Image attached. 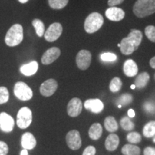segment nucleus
Masks as SVG:
<instances>
[{
  "label": "nucleus",
  "mask_w": 155,
  "mask_h": 155,
  "mask_svg": "<svg viewBox=\"0 0 155 155\" xmlns=\"http://www.w3.org/2000/svg\"><path fill=\"white\" fill-rule=\"evenodd\" d=\"M143 38L142 32L140 30L132 29L127 38H123L120 43V50L122 54L129 55L138 49Z\"/></svg>",
  "instance_id": "f257e3e1"
},
{
  "label": "nucleus",
  "mask_w": 155,
  "mask_h": 155,
  "mask_svg": "<svg viewBox=\"0 0 155 155\" xmlns=\"http://www.w3.org/2000/svg\"><path fill=\"white\" fill-rule=\"evenodd\" d=\"M133 12L139 18L155 13V0H137L133 6Z\"/></svg>",
  "instance_id": "f03ea898"
},
{
  "label": "nucleus",
  "mask_w": 155,
  "mask_h": 155,
  "mask_svg": "<svg viewBox=\"0 0 155 155\" xmlns=\"http://www.w3.org/2000/svg\"><path fill=\"white\" fill-rule=\"evenodd\" d=\"M24 38L23 28L20 24H15L9 29L5 38L6 45L9 47H15L22 42Z\"/></svg>",
  "instance_id": "7ed1b4c3"
},
{
  "label": "nucleus",
  "mask_w": 155,
  "mask_h": 155,
  "mask_svg": "<svg viewBox=\"0 0 155 155\" xmlns=\"http://www.w3.org/2000/svg\"><path fill=\"white\" fill-rule=\"evenodd\" d=\"M104 17L98 12H92L86 17L84 22L85 31L88 34H93L99 30L104 25Z\"/></svg>",
  "instance_id": "20e7f679"
},
{
  "label": "nucleus",
  "mask_w": 155,
  "mask_h": 155,
  "mask_svg": "<svg viewBox=\"0 0 155 155\" xmlns=\"http://www.w3.org/2000/svg\"><path fill=\"white\" fill-rule=\"evenodd\" d=\"M14 94L18 99L24 101L30 100L33 96L32 89L22 81H19V82L15 83L14 87Z\"/></svg>",
  "instance_id": "39448f33"
},
{
  "label": "nucleus",
  "mask_w": 155,
  "mask_h": 155,
  "mask_svg": "<svg viewBox=\"0 0 155 155\" xmlns=\"http://www.w3.org/2000/svg\"><path fill=\"white\" fill-rule=\"evenodd\" d=\"M32 121V111L28 107H22L19 110L17 116V127L22 129H27Z\"/></svg>",
  "instance_id": "423d86ee"
},
{
  "label": "nucleus",
  "mask_w": 155,
  "mask_h": 155,
  "mask_svg": "<svg viewBox=\"0 0 155 155\" xmlns=\"http://www.w3.org/2000/svg\"><path fill=\"white\" fill-rule=\"evenodd\" d=\"M63 26L61 23L54 22L51 24L45 32L44 38L46 41L49 42H55L58 40L63 33Z\"/></svg>",
  "instance_id": "0eeeda50"
},
{
  "label": "nucleus",
  "mask_w": 155,
  "mask_h": 155,
  "mask_svg": "<svg viewBox=\"0 0 155 155\" xmlns=\"http://www.w3.org/2000/svg\"><path fill=\"white\" fill-rule=\"evenodd\" d=\"M92 55L90 51L87 50H81L78 52L75 58L77 66L82 71L87 70L91 63Z\"/></svg>",
  "instance_id": "6e6552de"
},
{
  "label": "nucleus",
  "mask_w": 155,
  "mask_h": 155,
  "mask_svg": "<svg viewBox=\"0 0 155 155\" xmlns=\"http://www.w3.org/2000/svg\"><path fill=\"white\" fill-rule=\"evenodd\" d=\"M66 142L71 150H79L82 144L80 132L77 130L70 131L66 135Z\"/></svg>",
  "instance_id": "1a4fd4ad"
},
{
  "label": "nucleus",
  "mask_w": 155,
  "mask_h": 155,
  "mask_svg": "<svg viewBox=\"0 0 155 155\" xmlns=\"http://www.w3.org/2000/svg\"><path fill=\"white\" fill-rule=\"evenodd\" d=\"M58 82L55 79L50 78L42 83L40 87V91L43 96L49 97L53 96L58 89Z\"/></svg>",
  "instance_id": "9d476101"
},
{
  "label": "nucleus",
  "mask_w": 155,
  "mask_h": 155,
  "mask_svg": "<svg viewBox=\"0 0 155 155\" xmlns=\"http://www.w3.org/2000/svg\"><path fill=\"white\" fill-rule=\"evenodd\" d=\"M61 54V51L57 47L50 48L45 52L42 56L41 62L43 65H50L55 61Z\"/></svg>",
  "instance_id": "9b49d317"
},
{
  "label": "nucleus",
  "mask_w": 155,
  "mask_h": 155,
  "mask_svg": "<svg viewBox=\"0 0 155 155\" xmlns=\"http://www.w3.org/2000/svg\"><path fill=\"white\" fill-rule=\"evenodd\" d=\"M83 104L80 98H73L68 104V114L71 117H76L80 115L82 111Z\"/></svg>",
  "instance_id": "f8f14e48"
},
{
  "label": "nucleus",
  "mask_w": 155,
  "mask_h": 155,
  "mask_svg": "<svg viewBox=\"0 0 155 155\" xmlns=\"http://www.w3.org/2000/svg\"><path fill=\"white\" fill-rule=\"evenodd\" d=\"M14 119L8 114L2 112L0 114V129L3 132H11L14 129Z\"/></svg>",
  "instance_id": "ddd939ff"
},
{
  "label": "nucleus",
  "mask_w": 155,
  "mask_h": 155,
  "mask_svg": "<svg viewBox=\"0 0 155 155\" xmlns=\"http://www.w3.org/2000/svg\"><path fill=\"white\" fill-rule=\"evenodd\" d=\"M105 15L109 20L119 22L124 18L125 12L123 9L116 7H110L105 12Z\"/></svg>",
  "instance_id": "4468645a"
},
{
  "label": "nucleus",
  "mask_w": 155,
  "mask_h": 155,
  "mask_svg": "<svg viewBox=\"0 0 155 155\" xmlns=\"http://www.w3.org/2000/svg\"><path fill=\"white\" fill-rule=\"evenodd\" d=\"M84 107L94 114H99L104 108L103 102L98 98L88 99L84 103Z\"/></svg>",
  "instance_id": "2eb2a0df"
},
{
  "label": "nucleus",
  "mask_w": 155,
  "mask_h": 155,
  "mask_svg": "<svg viewBox=\"0 0 155 155\" xmlns=\"http://www.w3.org/2000/svg\"><path fill=\"white\" fill-rule=\"evenodd\" d=\"M21 144H22L23 148L25 150H31L36 147L37 141L32 134L26 132L22 135Z\"/></svg>",
  "instance_id": "dca6fc26"
},
{
  "label": "nucleus",
  "mask_w": 155,
  "mask_h": 155,
  "mask_svg": "<svg viewBox=\"0 0 155 155\" xmlns=\"http://www.w3.org/2000/svg\"><path fill=\"white\" fill-rule=\"evenodd\" d=\"M124 74L128 77H134L138 73V66L133 60L129 59L124 62L123 66Z\"/></svg>",
  "instance_id": "f3484780"
},
{
  "label": "nucleus",
  "mask_w": 155,
  "mask_h": 155,
  "mask_svg": "<svg viewBox=\"0 0 155 155\" xmlns=\"http://www.w3.org/2000/svg\"><path fill=\"white\" fill-rule=\"evenodd\" d=\"M38 70V63L37 61H32L30 63L24 64L19 68L22 74L25 76H31L35 74Z\"/></svg>",
  "instance_id": "a211bd4d"
},
{
  "label": "nucleus",
  "mask_w": 155,
  "mask_h": 155,
  "mask_svg": "<svg viewBox=\"0 0 155 155\" xmlns=\"http://www.w3.org/2000/svg\"><path fill=\"white\" fill-rule=\"evenodd\" d=\"M119 144V137L116 134L111 133L108 136L105 141V147L108 151L113 152L118 148Z\"/></svg>",
  "instance_id": "6ab92c4d"
},
{
  "label": "nucleus",
  "mask_w": 155,
  "mask_h": 155,
  "mask_svg": "<svg viewBox=\"0 0 155 155\" xmlns=\"http://www.w3.org/2000/svg\"><path fill=\"white\" fill-rule=\"evenodd\" d=\"M150 77L148 73H141L140 74L137 75V77L135 79L134 85L136 88H137L138 89H142L145 88L147 86L149 81H150Z\"/></svg>",
  "instance_id": "aec40b11"
},
{
  "label": "nucleus",
  "mask_w": 155,
  "mask_h": 155,
  "mask_svg": "<svg viewBox=\"0 0 155 155\" xmlns=\"http://www.w3.org/2000/svg\"><path fill=\"white\" fill-rule=\"evenodd\" d=\"M103 128L99 123H95L91 125L88 131V135L93 140H98L101 137Z\"/></svg>",
  "instance_id": "412c9836"
},
{
  "label": "nucleus",
  "mask_w": 155,
  "mask_h": 155,
  "mask_svg": "<svg viewBox=\"0 0 155 155\" xmlns=\"http://www.w3.org/2000/svg\"><path fill=\"white\" fill-rule=\"evenodd\" d=\"M104 127L109 132H115L119 129L117 121L113 116H107L104 120Z\"/></svg>",
  "instance_id": "4be33fe9"
},
{
  "label": "nucleus",
  "mask_w": 155,
  "mask_h": 155,
  "mask_svg": "<svg viewBox=\"0 0 155 155\" xmlns=\"http://www.w3.org/2000/svg\"><path fill=\"white\" fill-rule=\"evenodd\" d=\"M121 152L124 155H140L141 150L136 145L128 144L122 147Z\"/></svg>",
  "instance_id": "5701e85b"
},
{
  "label": "nucleus",
  "mask_w": 155,
  "mask_h": 155,
  "mask_svg": "<svg viewBox=\"0 0 155 155\" xmlns=\"http://www.w3.org/2000/svg\"><path fill=\"white\" fill-rule=\"evenodd\" d=\"M32 25L35 30L37 35L40 38L44 35L45 32V25L42 20L39 19H35L32 20Z\"/></svg>",
  "instance_id": "b1692460"
},
{
  "label": "nucleus",
  "mask_w": 155,
  "mask_h": 155,
  "mask_svg": "<svg viewBox=\"0 0 155 155\" xmlns=\"http://www.w3.org/2000/svg\"><path fill=\"white\" fill-rule=\"evenodd\" d=\"M143 134L147 138H151L155 136V121L148 122L143 129Z\"/></svg>",
  "instance_id": "393cba45"
},
{
  "label": "nucleus",
  "mask_w": 155,
  "mask_h": 155,
  "mask_svg": "<svg viewBox=\"0 0 155 155\" xmlns=\"http://www.w3.org/2000/svg\"><path fill=\"white\" fill-rule=\"evenodd\" d=\"M48 5L53 9H62L66 7L69 0H48Z\"/></svg>",
  "instance_id": "a878e982"
},
{
  "label": "nucleus",
  "mask_w": 155,
  "mask_h": 155,
  "mask_svg": "<svg viewBox=\"0 0 155 155\" xmlns=\"http://www.w3.org/2000/svg\"><path fill=\"white\" fill-rule=\"evenodd\" d=\"M122 87V81L119 78L115 77L111 81L109 84V89L111 92L116 93L121 90Z\"/></svg>",
  "instance_id": "bb28decb"
},
{
  "label": "nucleus",
  "mask_w": 155,
  "mask_h": 155,
  "mask_svg": "<svg viewBox=\"0 0 155 155\" xmlns=\"http://www.w3.org/2000/svg\"><path fill=\"white\" fill-rule=\"evenodd\" d=\"M120 125H121L122 129L128 131L133 130L134 128V124L131 121V119L128 116H124V117L122 118L120 121Z\"/></svg>",
  "instance_id": "cd10ccee"
},
{
  "label": "nucleus",
  "mask_w": 155,
  "mask_h": 155,
  "mask_svg": "<svg viewBox=\"0 0 155 155\" xmlns=\"http://www.w3.org/2000/svg\"><path fill=\"white\" fill-rule=\"evenodd\" d=\"M133 101V96L129 94H124L119 97V99L116 101L118 105L125 106L130 104Z\"/></svg>",
  "instance_id": "c85d7f7f"
},
{
  "label": "nucleus",
  "mask_w": 155,
  "mask_h": 155,
  "mask_svg": "<svg viewBox=\"0 0 155 155\" xmlns=\"http://www.w3.org/2000/svg\"><path fill=\"white\" fill-rule=\"evenodd\" d=\"M127 139L131 144H138L141 141V137L137 131H132V132L128 134Z\"/></svg>",
  "instance_id": "c756f323"
},
{
  "label": "nucleus",
  "mask_w": 155,
  "mask_h": 155,
  "mask_svg": "<svg viewBox=\"0 0 155 155\" xmlns=\"http://www.w3.org/2000/svg\"><path fill=\"white\" fill-rule=\"evenodd\" d=\"M9 91L6 87H0V104H3L9 101Z\"/></svg>",
  "instance_id": "7c9ffc66"
},
{
  "label": "nucleus",
  "mask_w": 155,
  "mask_h": 155,
  "mask_svg": "<svg viewBox=\"0 0 155 155\" xmlns=\"http://www.w3.org/2000/svg\"><path fill=\"white\" fill-rule=\"evenodd\" d=\"M145 35L151 42H155V27L153 25H149L144 30Z\"/></svg>",
  "instance_id": "2f4dec72"
},
{
  "label": "nucleus",
  "mask_w": 155,
  "mask_h": 155,
  "mask_svg": "<svg viewBox=\"0 0 155 155\" xmlns=\"http://www.w3.org/2000/svg\"><path fill=\"white\" fill-rule=\"evenodd\" d=\"M100 58L104 62H114L117 60V56L112 53H104L101 54Z\"/></svg>",
  "instance_id": "473e14b6"
},
{
  "label": "nucleus",
  "mask_w": 155,
  "mask_h": 155,
  "mask_svg": "<svg viewBox=\"0 0 155 155\" xmlns=\"http://www.w3.org/2000/svg\"><path fill=\"white\" fill-rule=\"evenodd\" d=\"M9 152V147L4 141H0V155H7Z\"/></svg>",
  "instance_id": "72a5a7b5"
},
{
  "label": "nucleus",
  "mask_w": 155,
  "mask_h": 155,
  "mask_svg": "<svg viewBox=\"0 0 155 155\" xmlns=\"http://www.w3.org/2000/svg\"><path fill=\"white\" fill-rule=\"evenodd\" d=\"M144 109L149 113H154L155 112V104L152 102H147L144 105Z\"/></svg>",
  "instance_id": "f704fd0d"
},
{
  "label": "nucleus",
  "mask_w": 155,
  "mask_h": 155,
  "mask_svg": "<svg viewBox=\"0 0 155 155\" xmlns=\"http://www.w3.org/2000/svg\"><path fill=\"white\" fill-rule=\"evenodd\" d=\"M96 152V148L94 146H88L83 151L82 155H95Z\"/></svg>",
  "instance_id": "c9c22d12"
},
{
  "label": "nucleus",
  "mask_w": 155,
  "mask_h": 155,
  "mask_svg": "<svg viewBox=\"0 0 155 155\" xmlns=\"http://www.w3.org/2000/svg\"><path fill=\"white\" fill-rule=\"evenodd\" d=\"M144 155H155V148L147 147L144 150Z\"/></svg>",
  "instance_id": "e433bc0d"
},
{
  "label": "nucleus",
  "mask_w": 155,
  "mask_h": 155,
  "mask_svg": "<svg viewBox=\"0 0 155 155\" xmlns=\"http://www.w3.org/2000/svg\"><path fill=\"white\" fill-rule=\"evenodd\" d=\"M124 0H108V5L110 7H116V5H119L122 2H124Z\"/></svg>",
  "instance_id": "4c0bfd02"
},
{
  "label": "nucleus",
  "mask_w": 155,
  "mask_h": 155,
  "mask_svg": "<svg viewBox=\"0 0 155 155\" xmlns=\"http://www.w3.org/2000/svg\"><path fill=\"white\" fill-rule=\"evenodd\" d=\"M127 114H128V116H129V118H134L135 116V112L132 108H130V109L128 111Z\"/></svg>",
  "instance_id": "58836bf2"
},
{
  "label": "nucleus",
  "mask_w": 155,
  "mask_h": 155,
  "mask_svg": "<svg viewBox=\"0 0 155 155\" xmlns=\"http://www.w3.org/2000/svg\"><path fill=\"white\" fill-rule=\"evenodd\" d=\"M150 65L153 69H155V56L152 58H151V60L150 61Z\"/></svg>",
  "instance_id": "ea45409f"
},
{
  "label": "nucleus",
  "mask_w": 155,
  "mask_h": 155,
  "mask_svg": "<svg viewBox=\"0 0 155 155\" xmlns=\"http://www.w3.org/2000/svg\"><path fill=\"white\" fill-rule=\"evenodd\" d=\"M20 155H29L28 154V150H25V149H24V150H22V151H21V152H20Z\"/></svg>",
  "instance_id": "a19ab883"
},
{
  "label": "nucleus",
  "mask_w": 155,
  "mask_h": 155,
  "mask_svg": "<svg viewBox=\"0 0 155 155\" xmlns=\"http://www.w3.org/2000/svg\"><path fill=\"white\" fill-rule=\"evenodd\" d=\"M18 1H19L20 3H22V4H25V3L28 2L29 0H18Z\"/></svg>",
  "instance_id": "79ce46f5"
},
{
  "label": "nucleus",
  "mask_w": 155,
  "mask_h": 155,
  "mask_svg": "<svg viewBox=\"0 0 155 155\" xmlns=\"http://www.w3.org/2000/svg\"><path fill=\"white\" fill-rule=\"evenodd\" d=\"M135 88H136L135 85H131V89H134Z\"/></svg>",
  "instance_id": "37998d69"
},
{
  "label": "nucleus",
  "mask_w": 155,
  "mask_h": 155,
  "mask_svg": "<svg viewBox=\"0 0 155 155\" xmlns=\"http://www.w3.org/2000/svg\"><path fill=\"white\" fill-rule=\"evenodd\" d=\"M118 107H119V108H121V107H122V106H121V105H118Z\"/></svg>",
  "instance_id": "c03bdc74"
},
{
  "label": "nucleus",
  "mask_w": 155,
  "mask_h": 155,
  "mask_svg": "<svg viewBox=\"0 0 155 155\" xmlns=\"http://www.w3.org/2000/svg\"><path fill=\"white\" fill-rule=\"evenodd\" d=\"M153 141H154V142L155 143V137L154 138V139H153Z\"/></svg>",
  "instance_id": "a18cd8bd"
}]
</instances>
